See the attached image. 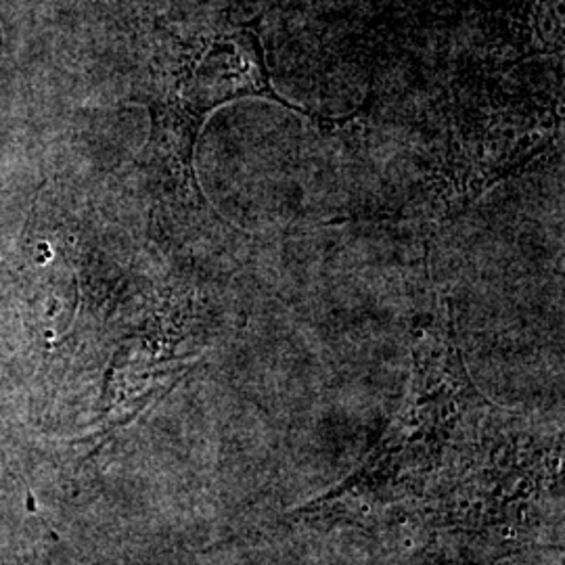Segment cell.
Here are the masks:
<instances>
[{"instance_id":"1","label":"cell","mask_w":565,"mask_h":565,"mask_svg":"<svg viewBox=\"0 0 565 565\" xmlns=\"http://www.w3.org/2000/svg\"><path fill=\"white\" fill-rule=\"evenodd\" d=\"M239 99H266L319 118L315 111L282 99L273 86L258 30L252 23L223 21L172 55L162 95L153 105L156 139L172 158L184 184L195 189L191 158L203 121L218 107Z\"/></svg>"}]
</instances>
